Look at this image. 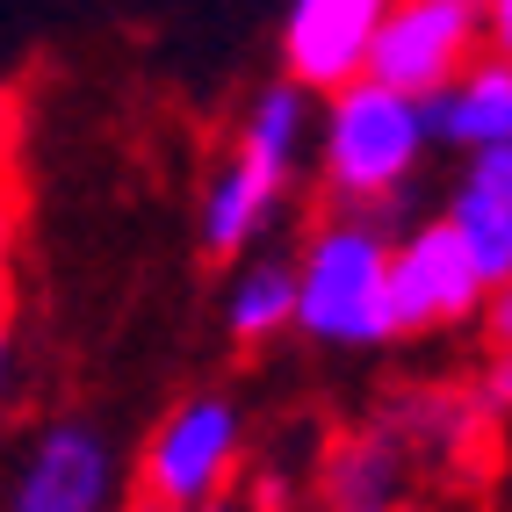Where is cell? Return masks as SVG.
I'll return each mask as SVG.
<instances>
[{"label":"cell","instance_id":"6da1fadb","mask_svg":"<svg viewBox=\"0 0 512 512\" xmlns=\"http://www.w3.org/2000/svg\"><path fill=\"white\" fill-rule=\"evenodd\" d=\"M325 138H318V174L325 195L339 202L347 217H375L383 202H397L412 188L419 159L433 152V130H426V101L397 94V87H375L354 80L325 94Z\"/></svg>","mask_w":512,"mask_h":512},{"label":"cell","instance_id":"7a4b0ae2","mask_svg":"<svg viewBox=\"0 0 512 512\" xmlns=\"http://www.w3.org/2000/svg\"><path fill=\"white\" fill-rule=\"evenodd\" d=\"M390 238L375 231V217H325L311 231V246L296 260V318L289 332L318 339V347H390Z\"/></svg>","mask_w":512,"mask_h":512},{"label":"cell","instance_id":"3957f363","mask_svg":"<svg viewBox=\"0 0 512 512\" xmlns=\"http://www.w3.org/2000/svg\"><path fill=\"white\" fill-rule=\"evenodd\" d=\"M238 462H246V419H238L231 397L202 390V397H181L152 426L138 455V491L159 512H210L238 476Z\"/></svg>","mask_w":512,"mask_h":512},{"label":"cell","instance_id":"277c9868","mask_svg":"<svg viewBox=\"0 0 512 512\" xmlns=\"http://www.w3.org/2000/svg\"><path fill=\"white\" fill-rule=\"evenodd\" d=\"M476 51H484L476 44V0H390L361 80L397 87L412 101H433Z\"/></svg>","mask_w":512,"mask_h":512},{"label":"cell","instance_id":"5b68a950","mask_svg":"<svg viewBox=\"0 0 512 512\" xmlns=\"http://www.w3.org/2000/svg\"><path fill=\"white\" fill-rule=\"evenodd\" d=\"M390 339H412V332H448V325H469L484 311V282L462 253V238L448 224H419L390 238Z\"/></svg>","mask_w":512,"mask_h":512},{"label":"cell","instance_id":"8992f818","mask_svg":"<svg viewBox=\"0 0 512 512\" xmlns=\"http://www.w3.org/2000/svg\"><path fill=\"white\" fill-rule=\"evenodd\" d=\"M116 505V448L87 419H58L22 448L0 512H109Z\"/></svg>","mask_w":512,"mask_h":512},{"label":"cell","instance_id":"52a82bcc","mask_svg":"<svg viewBox=\"0 0 512 512\" xmlns=\"http://www.w3.org/2000/svg\"><path fill=\"white\" fill-rule=\"evenodd\" d=\"M383 15H390V0H289V22H282L289 87H303V94L354 87Z\"/></svg>","mask_w":512,"mask_h":512},{"label":"cell","instance_id":"ba28073f","mask_svg":"<svg viewBox=\"0 0 512 512\" xmlns=\"http://www.w3.org/2000/svg\"><path fill=\"white\" fill-rule=\"evenodd\" d=\"M440 224L462 238V253L476 267V282H484V296L512 282V145L469 152V166H462V181L448 195V210H440Z\"/></svg>","mask_w":512,"mask_h":512},{"label":"cell","instance_id":"9c48e42d","mask_svg":"<svg viewBox=\"0 0 512 512\" xmlns=\"http://www.w3.org/2000/svg\"><path fill=\"white\" fill-rule=\"evenodd\" d=\"M426 130L448 152H498L512 145V65L505 58H469L462 73L426 101Z\"/></svg>","mask_w":512,"mask_h":512},{"label":"cell","instance_id":"30bf717a","mask_svg":"<svg viewBox=\"0 0 512 512\" xmlns=\"http://www.w3.org/2000/svg\"><path fill=\"white\" fill-rule=\"evenodd\" d=\"M282 195H289V181H275V174H260L253 159H224V174L210 181V195H202V246H210L217 260H246L253 246H260V231L275 224V210H282Z\"/></svg>","mask_w":512,"mask_h":512},{"label":"cell","instance_id":"8fae6325","mask_svg":"<svg viewBox=\"0 0 512 512\" xmlns=\"http://www.w3.org/2000/svg\"><path fill=\"white\" fill-rule=\"evenodd\" d=\"M404 484H412V455L383 426L332 440V455H325V505L332 512H397Z\"/></svg>","mask_w":512,"mask_h":512},{"label":"cell","instance_id":"7c38bea8","mask_svg":"<svg viewBox=\"0 0 512 512\" xmlns=\"http://www.w3.org/2000/svg\"><path fill=\"white\" fill-rule=\"evenodd\" d=\"M484 419L491 412L469 390H404V404H390L383 433L404 455H462L484 440Z\"/></svg>","mask_w":512,"mask_h":512},{"label":"cell","instance_id":"4fadbf2b","mask_svg":"<svg viewBox=\"0 0 512 512\" xmlns=\"http://www.w3.org/2000/svg\"><path fill=\"white\" fill-rule=\"evenodd\" d=\"M224 318H231V332L246 339V347L282 339L289 318H296V260H282V253L246 260L238 282H231V296H224Z\"/></svg>","mask_w":512,"mask_h":512},{"label":"cell","instance_id":"5bb4252c","mask_svg":"<svg viewBox=\"0 0 512 512\" xmlns=\"http://www.w3.org/2000/svg\"><path fill=\"white\" fill-rule=\"evenodd\" d=\"M303 123H311V94L303 87H267L253 101V116L246 130H238V159H253L260 174H275V181H296V159H303Z\"/></svg>","mask_w":512,"mask_h":512},{"label":"cell","instance_id":"9a60e30c","mask_svg":"<svg viewBox=\"0 0 512 512\" xmlns=\"http://www.w3.org/2000/svg\"><path fill=\"white\" fill-rule=\"evenodd\" d=\"M484 412L498 419V412H512V347H491L484 354V375H476V390H469Z\"/></svg>","mask_w":512,"mask_h":512},{"label":"cell","instance_id":"2e32d148","mask_svg":"<svg viewBox=\"0 0 512 512\" xmlns=\"http://www.w3.org/2000/svg\"><path fill=\"white\" fill-rule=\"evenodd\" d=\"M476 44H484V58L512 65V0H476Z\"/></svg>","mask_w":512,"mask_h":512},{"label":"cell","instance_id":"e0dca14e","mask_svg":"<svg viewBox=\"0 0 512 512\" xmlns=\"http://www.w3.org/2000/svg\"><path fill=\"white\" fill-rule=\"evenodd\" d=\"M8 282H15V202L0 195V296H8Z\"/></svg>","mask_w":512,"mask_h":512},{"label":"cell","instance_id":"ac0fdd59","mask_svg":"<svg viewBox=\"0 0 512 512\" xmlns=\"http://www.w3.org/2000/svg\"><path fill=\"white\" fill-rule=\"evenodd\" d=\"M8 361L15 354H8V311H0V397H8Z\"/></svg>","mask_w":512,"mask_h":512},{"label":"cell","instance_id":"d6986e66","mask_svg":"<svg viewBox=\"0 0 512 512\" xmlns=\"http://www.w3.org/2000/svg\"><path fill=\"white\" fill-rule=\"evenodd\" d=\"M145 512H159V505H145ZM210 512H224V505H210Z\"/></svg>","mask_w":512,"mask_h":512}]
</instances>
